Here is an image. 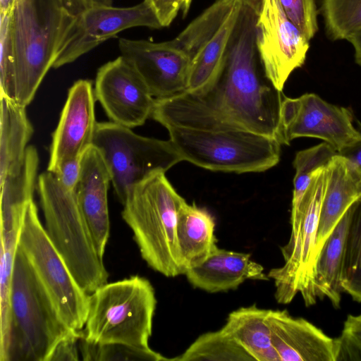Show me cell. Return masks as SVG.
<instances>
[{
	"label": "cell",
	"instance_id": "obj_10",
	"mask_svg": "<svg viewBox=\"0 0 361 361\" xmlns=\"http://www.w3.org/2000/svg\"><path fill=\"white\" fill-rule=\"evenodd\" d=\"M92 145L102 153L122 204L135 185L183 161L170 140L142 136L111 121L97 122Z\"/></svg>",
	"mask_w": 361,
	"mask_h": 361
},
{
	"label": "cell",
	"instance_id": "obj_21",
	"mask_svg": "<svg viewBox=\"0 0 361 361\" xmlns=\"http://www.w3.org/2000/svg\"><path fill=\"white\" fill-rule=\"evenodd\" d=\"M39 159L28 146L22 159L0 178L1 231L21 230L28 204L33 200Z\"/></svg>",
	"mask_w": 361,
	"mask_h": 361
},
{
	"label": "cell",
	"instance_id": "obj_15",
	"mask_svg": "<svg viewBox=\"0 0 361 361\" xmlns=\"http://www.w3.org/2000/svg\"><path fill=\"white\" fill-rule=\"evenodd\" d=\"M121 56L139 73L154 99L185 92L190 57L171 40L153 42L120 38Z\"/></svg>",
	"mask_w": 361,
	"mask_h": 361
},
{
	"label": "cell",
	"instance_id": "obj_24",
	"mask_svg": "<svg viewBox=\"0 0 361 361\" xmlns=\"http://www.w3.org/2000/svg\"><path fill=\"white\" fill-rule=\"evenodd\" d=\"M349 216L350 208L323 244L314 269V288L317 298H327L336 308L340 306L343 293L341 274Z\"/></svg>",
	"mask_w": 361,
	"mask_h": 361
},
{
	"label": "cell",
	"instance_id": "obj_40",
	"mask_svg": "<svg viewBox=\"0 0 361 361\" xmlns=\"http://www.w3.org/2000/svg\"><path fill=\"white\" fill-rule=\"evenodd\" d=\"M347 40L352 44L354 48L356 63L361 66V29L354 33Z\"/></svg>",
	"mask_w": 361,
	"mask_h": 361
},
{
	"label": "cell",
	"instance_id": "obj_43",
	"mask_svg": "<svg viewBox=\"0 0 361 361\" xmlns=\"http://www.w3.org/2000/svg\"><path fill=\"white\" fill-rule=\"evenodd\" d=\"M149 4L152 7L157 3L159 0H144Z\"/></svg>",
	"mask_w": 361,
	"mask_h": 361
},
{
	"label": "cell",
	"instance_id": "obj_11",
	"mask_svg": "<svg viewBox=\"0 0 361 361\" xmlns=\"http://www.w3.org/2000/svg\"><path fill=\"white\" fill-rule=\"evenodd\" d=\"M72 16L59 42L54 68L75 61L118 32L134 27H163L154 8L144 1L118 7L111 0H67Z\"/></svg>",
	"mask_w": 361,
	"mask_h": 361
},
{
	"label": "cell",
	"instance_id": "obj_37",
	"mask_svg": "<svg viewBox=\"0 0 361 361\" xmlns=\"http://www.w3.org/2000/svg\"><path fill=\"white\" fill-rule=\"evenodd\" d=\"M191 1L192 0H159L153 8L164 27L169 26L180 12L185 17L190 9Z\"/></svg>",
	"mask_w": 361,
	"mask_h": 361
},
{
	"label": "cell",
	"instance_id": "obj_38",
	"mask_svg": "<svg viewBox=\"0 0 361 361\" xmlns=\"http://www.w3.org/2000/svg\"><path fill=\"white\" fill-rule=\"evenodd\" d=\"M81 157L68 159L61 163L54 174L66 188L75 191L81 174Z\"/></svg>",
	"mask_w": 361,
	"mask_h": 361
},
{
	"label": "cell",
	"instance_id": "obj_29",
	"mask_svg": "<svg viewBox=\"0 0 361 361\" xmlns=\"http://www.w3.org/2000/svg\"><path fill=\"white\" fill-rule=\"evenodd\" d=\"M322 11L333 40L348 39L361 29V0H322Z\"/></svg>",
	"mask_w": 361,
	"mask_h": 361
},
{
	"label": "cell",
	"instance_id": "obj_3",
	"mask_svg": "<svg viewBox=\"0 0 361 361\" xmlns=\"http://www.w3.org/2000/svg\"><path fill=\"white\" fill-rule=\"evenodd\" d=\"M72 13L67 0H16L11 13L15 101L28 106L48 71Z\"/></svg>",
	"mask_w": 361,
	"mask_h": 361
},
{
	"label": "cell",
	"instance_id": "obj_31",
	"mask_svg": "<svg viewBox=\"0 0 361 361\" xmlns=\"http://www.w3.org/2000/svg\"><path fill=\"white\" fill-rule=\"evenodd\" d=\"M80 353L85 361H169L151 348H140L119 343H99L86 341H79Z\"/></svg>",
	"mask_w": 361,
	"mask_h": 361
},
{
	"label": "cell",
	"instance_id": "obj_28",
	"mask_svg": "<svg viewBox=\"0 0 361 361\" xmlns=\"http://www.w3.org/2000/svg\"><path fill=\"white\" fill-rule=\"evenodd\" d=\"M341 285L343 292L361 302V198L350 207Z\"/></svg>",
	"mask_w": 361,
	"mask_h": 361
},
{
	"label": "cell",
	"instance_id": "obj_32",
	"mask_svg": "<svg viewBox=\"0 0 361 361\" xmlns=\"http://www.w3.org/2000/svg\"><path fill=\"white\" fill-rule=\"evenodd\" d=\"M0 239V339L6 342L10 334L11 288L19 237L16 235H1Z\"/></svg>",
	"mask_w": 361,
	"mask_h": 361
},
{
	"label": "cell",
	"instance_id": "obj_7",
	"mask_svg": "<svg viewBox=\"0 0 361 361\" xmlns=\"http://www.w3.org/2000/svg\"><path fill=\"white\" fill-rule=\"evenodd\" d=\"M167 130L183 161L205 169L237 173L262 172L280 160L281 143L264 135L184 127Z\"/></svg>",
	"mask_w": 361,
	"mask_h": 361
},
{
	"label": "cell",
	"instance_id": "obj_18",
	"mask_svg": "<svg viewBox=\"0 0 361 361\" xmlns=\"http://www.w3.org/2000/svg\"><path fill=\"white\" fill-rule=\"evenodd\" d=\"M111 176L100 151L94 145L81 158V174L75 190L78 206L97 252L103 259L110 233L108 189Z\"/></svg>",
	"mask_w": 361,
	"mask_h": 361
},
{
	"label": "cell",
	"instance_id": "obj_22",
	"mask_svg": "<svg viewBox=\"0 0 361 361\" xmlns=\"http://www.w3.org/2000/svg\"><path fill=\"white\" fill-rule=\"evenodd\" d=\"M215 219L205 208L185 202L177 221V240L185 271L204 261L217 246ZM184 274V275H185Z\"/></svg>",
	"mask_w": 361,
	"mask_h": 361
},
{
	"label": "cell",
	"instance_id": "obj_16",
	"mask_svg": "<svg viewBox=\"0 0 361 361\" xmlns=\"http://www.w3.org/2000/svg\"><path fill=\"white\" fill-rule=\"evenodd\" d=\"M95 100L90 80H78L70 87L52 134L47 171L54 172L63 161L81 157L92 145L97 124Z\"/></svg>",
	"mask_w": 361,
	"mask_h": 361
},
{
	"label": "cell",
	"instance_id": "obj_30",
	"mask_svg": "<svg viewBox=\"0 0 361 361\" xmlns=\"http://www.w3.org/2000/svg\"><path fill=\"white\" fill-rule=\"evenodd\" d=\"M336 154L338 152L326 142L297 152L293 161L295 174L293 179L291 212L297 209L314 173L319 169L326 166Z\"/></svg>",
	"mask_w": 361,
	"mask_h": 361
},
{
	"label": "cell",
	"instance_id": "obj_39",
	"mask_svg": "<svg viewBox=\"0 0 361 361\" xmlns=\"http://www.w3.org/2000/svg\"><path fill=\"white\" fill-rule=\"evenodd\" d=\"M338 154L354 163L361 171V135L356 140L341 149Z\"/></svg>",
	"mask_w": 361,
	"mask_h": 361
},
{
	"label": "cell",
	"instance_id": "obj_1",
	"mask_svg": "<svg viewBox=\"0 0 361 361\" xmlns=\"http://www.w3.org/2000/svg\"><path fill=\"white\" fill-rule=\"evenodd\" d=\"M257 18V13L242 4L214 82L199 92L155 99L150 118L166 129L245 130L279 142L283 94L267 78L260 63Z\"/></svg>",
	"mask_w": 361,
	"mask_h": 361
},
{
	"label": "cell",
	"instance_id": "obj_41",
	"mask_svg": "<svg viewBox=\"0 0 361 361\" xmlns=\"http://www.w3.org/2000/svg\"><path fill=\"white\" fill-rule=\"evenodd\" d=\"M16 0H0V13H10L12 12Z\"/></svg>",
	"mask_w": 361,
	"mask_h": 361
},
{
	"label": "cell",
	"instance_id": "obj_42",
	"mask_svg": "<svg viewBox=\"0 0 361 361\" xmlns=\"http://www.w3.org/2000/svg\"><path fill=\"white\" fill-rule=\"evenodd\" d=\"M242 4L254 10L258 15L262 7L264 0H240Z\"/></svg>",
	"mask_w": 361,
	"mask_h": 361
},
{
	"label": "cell",
	"instance_id": "obj_27",
	"mask_svg": "<svg viewBox=\"0 0 361 361\" xmlns=\"http://www.w3.org/2000/svg\"><path fill=\"white\" fill-rule=\"evenodd\" d=\"M169 361H251L223 326L199 336L180 355Z\"/></svg>",
	"mask_w": 361,
	"mask_h": 361
},
{
	"label": "cell",
	"instance_id": "obj_5",
	"mask_svg": "<svg viewBox=\"0 0 361 361\" xmlns=\"http://www.w3.org/2000/svg\"><path fill=\"white\" fill-rule=\"evenodd\" d=\"M37 189L49 237L80 286L90 294L107 283L109 274L97 252L75 191L63 186L49 171L39 176Z\"/></svg>",
	"mask_w": 361,
	"mask_h": 361
},
{
	"label": "cell",
	"instance_id": "obj_26",
	"mask_svg": "<svg viewBox=\"0 0 361 361\" xmlns=\"http://www.w3.org/2000/svg\"><path fill=\"white\" fill-rule=\"evenodd\" d=\"M241 5L242 3L218 32L192 56L185 92L203 90L216 79L224 63Z\"/></svg>",
	"mask_w": 361,
	"mask_h": 361
},
{
	"label": "cell",
	"instance_id": "obj_4",
	"mask_svg": "<svg viewBox=\"0 0 361 361\" xmlns=\"http://www.w3.org/2000/svg\"><path fill=\"white\" fill-rule=\"evenodd\" d=\"M157 306L150 281L138 275L106 283L89 296L83 338L148 348Z\"/></svg>",
	"mask_w": 361,
	"mask_h": 361
},
{
	"label": "cell",
	"instance_id": "obj_25",
	"mask_svg": "<svg viewBox=\"0 0 361 361\" xmlns=\"http://www.w3.org/2000/svg\"><path fill=\"white\" fill-rule=\"evenodd\" d=\"M33 133L26 107L1 95L0 178L22 159Z\"/></svg>",
	"mask_w": 361,
	"mask_h": 361
},
{
	"label": "cell",
	"instance_id": "obj_13",
	"mask_svg": "<svg viewBox=\"0 0 361 361\" xmlns=\"http://www.w3.org/2000/svg\"><path fill=\"white\" fill-rule=\"evenodd\" d=\"M255 32L265 75L282 92L292 72L305 63L310 41L287 18L279 0H264Z\"/></svg>",
	"mask_w": 361,
	"mask_h": 361
},
{
	"label": "cell",
	"instance_id": "obj_19",
	"mask_svg": "<svg viewBox=\"0 0 361 361\" xmlns=\"http://www.w3.org/2000/svg\"><path fill=\"white\" fill-rule=\"evenodd\" d=\"M185 276L192 287L210 293L236 289L246 280H270L250 253L219 247L202 263L188 269Z\"/></svg>",
	"mask_w": 361,
	"mask_h": 361
},
{
	"label": "cell",
	"instance_id": "obj_2",
	"mask_svg": "<svg viewBox=\"0 0 361 361\" xmlns=\"http://www.w3.org/2000/svg\"><path fill=\"white\" fill-rule=\"evenodd\" d=\"M165 173L154 172L135 185L121 216L148 266L164 276L176 277L185 274L176 230L179 211L186 201Z\"/></svg>",
	"mask_w": 361,
	"mask_h": 361
},
{
	"label": "cell",
	"instance_id": "obj_12",
	"mask_svg": "<svg viewBox=\"0 0 361 361\" xmlns=\"http://www.w3.org/2000/svg\"><path fill=\"white\" fill-rule=\"evenodd\" d=\"M351 111L307 93L297 98L284 97L281 106V145L301 137L324 140L338 152L361 135L353 123Z\"/></svg>",
	"mask_w": 361,
	"mask_h": 361
},
{
	"label": "cell",
	"instance_id": "obj_23",
	"mask_svg": "<svg viewBox=\"0 0 361 361\" xmlns=\"http://www.w3.org/2000/svg\"><path fill=\"white\" fill-rule=\"evenodd\" d=\"M269 311L255 305L243 307L231 312L223 326L251 361H279L271 342Z\"/></svg>",
	"mask_w": 361,
	"mask_h": 361
},
{
	"label": "cell",
	"instance_id": "obj_34",
	"mask_svg": "<svg viewBox=\"0 0 361 361\" xmlns=\"http://www.w3.org/2000/svg\"><path fill=\"white\" fill-rule=\"evenodd\" d=\"M287 18L310 41L318 30L314 0H279Z\"/></svg>",
	"mask_w": 361,
	"mask_h": 361
},
{
	"label": "cell",
	"instance_id": "obj_33",
	"mask_svg": "<svg viewBox=\"0 0 361 361\" xmlns=\"http://www.w3.org/2000/svg\"><path fill=\"white\" fill-rule=\"evenodd\" d=\"M11 13H0V94L15 101V60Z\"/></svg>",
	"mask_w": 361,
	"mask_h": 361
},
{
	"label": "cell",
	"instance_id": "obj_8",
	"mask_svg": "<svg viewBox=\"0 0 361 361\" xmlns=\"http://www.w3.org/2000/svg\"><path fill=\"white\" fill-rule=\"evenodd\" d=\"M326 183L325 166L314 173L297 209L291 212L290 238L281 247L283 264L267 274L274 281V297L279 303L288 304L298 293L306 306L317 302L314 288L317 239Z\"/></svg>",
	"mask_w": 361,
	"mask_h": 361
},
{
	"label": "cell",
	"instance_id": "obj_20",
	"mask_svg": "<svg viewBox=\"0 0 361 361\" xmlns=\"http://www.w3.org/2000/svg\"><path fill=\"white\" fill-rule=\"evenodd\" d=\"M326 183L321 204L317 239L319 252L349 208L361 198V171L336 154L326 166Z\"/></svg>",
	"mask_w": 361,
	"mask_h": 361
},
{
	"label": "cell",
	"instance_id": "obj_17",
	"mask_svg": "<svg viewBox=\"0 0 361 361\" xmlns=\"http://www.w3.org/2000/svg\"><path fill=\"white\" fill-rule=\"evenodd\" d=\"M268 322L279 361H337L338 338L327 336L305 319L286 310H269Z\"/></svg>",
	"mask_w": 361,
	"mask_h": 361
},
{
	"label": "cell",
	"instance_id": "obj_35",
	"mask_svg": "<svg viewBox=\"0 0 361 361\" xmlns=\"http://www.w3.org/2000/svg\"><path fill=\"white\" fill-rule=\"evenodd\" d=\"M338 360H361V313L349 314L338 337Z\"/></svg>",
	"mask_w": 361,
	"mask_h": 361
},
{
	"label": "cell",
	"instance_id": "obj_14",
	"mask_svg": "<svg viewBox=\"0 0 361 361\" xmlns=\"http://www.w3.org/2000/svg\"><path fill=\"white\" fill-rule=\"evenodd\" d=\"M94 93L116 124L132 128L151 117L155 99L137 70L121 56L98 69Z\"/></svg>",
	"mask_w": 361,
	"mask_h": 361
},
{
	"label": "cell",
	"instance_id": "obj_9",
	"mask_svg": "<svg viewBox=\"0 0 361 361\" xmlns=\"http://www.w3.org/2000/svg\"><path fill=\"white\" fill-rule=\"evenodd\" d=\"M18 247L61 322L71 331H82L87 317L90 294L80 286L49 237L34 200L27 207Z\"/></svg>",
	"mask_w": 361,
	"mask_h": 361
},
{
	"label": "cell",
	"instance_id": "obj_6",
	"mask_svg": "<svg viewBox=\"0 0 361 361\" xmlns=\"http://www.w3.org/2000/svg\"><path fill=\"white\" fill-rule=\"evenodd\" d=\"M17 249L11 288V325L5 361H47L55 344L68 333Z\"/></svg>",
	"mask_w": 361,
	"mask_h": 361
},
{
	"label": "cell",
	"instance_id": "obj_36",
	"mask_svg": "<svg viewBox=\"0 0 361 361\" xmlns=\"http://www.w3.org/2000/svg\"><path fill=\"white\" fill-rule=\"evenodd\" d=\"M83 329L71 331L61 338L54 346L47 361H75L79 360V341Z\"/></svg>",
	"mask_w": 361,
	"mask_h": 361
}]
</instances>
